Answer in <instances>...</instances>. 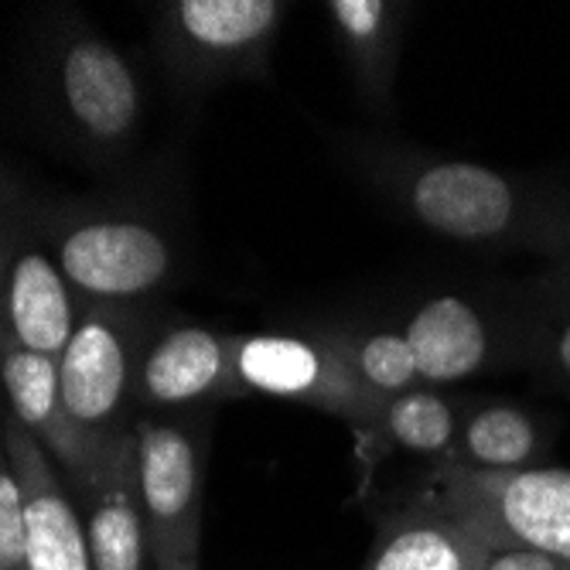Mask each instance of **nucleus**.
<instances>
[{
    "label": "nucleus",
    "mask_w": 570,
    "mask_h": 570,
    "mask_svg": "<svg viewBox=\"0 0 570 570\" xmlns=\"http://www.w3.org/2000/svg\"><path fill=\"white\" fill-rule=\"evenodd\" d=\"M41 102L56 130L89 161L114 165L144 124V89L124 51L66 18L41 41Z\"/></svg>",
    "instance_id": "3"
},
{
    "label": "nucleus",
    "mask_w": 570,
    "mask_h": 570,
    "mask_svg": "<svg viewBox=\"0 0 570 570\" xmlns=\"http://www.w3.org/2000/svg\"><path fill=\"white\" fill-rule=\"evenodd\" d=\"M31 219V202L18 188L14 178H0V301H4V284H8V267L11 256L28 229Z\"/></svg>",
    "instance_id": "22"
},
{
    "label": "nucleus",
    "mask_w": 570,
    "mask_h": 570,
    "mask_svg": "<svg viewBox=\"0 0 570 570\" xmlns=\"http://www.w3.org/2000/svg\"><path fill=\"white\" fill-rule=\"evenodd\" d=\"M479 570H570V560L523 547H489Z\"/></svg>",
    "instance_id": "24"
},
{
    "label": "nucleus",
    "mask_w": 570,
    "mask_h": 570,
    "mask_svg": "<svg viewBox=\"0 0 570 570\" xmlns=\"http://www.w3.org/2000/svg\"><path fill=\"white\" fill-rule=\"evenodd\" d=\"M523 366H533L550 383L570 390V315H533L530 311Z\"/></svg>",
    "instance_id": "21"
},
{
    "label": "nucleus",
    "mask_w": 570,
    "mask_h": 570,
    "mask_svg": "<svg viewBox=\"0 0 570 570\" xmlns=\"http://www.w3.org/2000/svg\"><path fill=\"white\" fill-rule=\"evenodd\" d=\"M533 315H570V249L560 253L553 267L527 287Z\"/></svg>",
    "instance_id": "23"
},
{
    "label": "nucleus",
    "mask_w": 570,
    "mask_h": 570,
    "mask_svg": "<svg viewBox=\"0 0 570 570\" xmlns=\"http://www.w3.org/2000/svg\"><path fill=\"white\" fill-rule=\"evenodd\" d=\"M0 570H24V492L8 451L4 390H0Z\"/></svg>",
    "instance_id": "20"
},
{
    "label": "nucleus",
    "mask_w": 570,
    "mask_h": 570,
    "mask_svg": "<svg viewBox=\"0 0 570 570\" xmlns=\"http://www.w3.org/2000/svg\"><path fill=\"white\" fill-rule=\"evenodd\" d=\"M325 338L338 352L348 380L380 403L424 386L403 328H338L325 332Z\"/></svg>",
    "instance_id": "19"
},
{
    "label": "nucleus",
    "mask_w": 570,
    "mask_h": 570,
    "mask_svg": "<svg viewBox=\"0 0 570 570\" xmlns=\"http://www.w3.org/2000/svg\"><path fill=\"white\" fill-rule=\"evenodd\" d=\"M158 570H198V553H181V557H171V560L158 563Z\"/></svg>",
    "instance_id": "25"
},
{
    "label": "nucleus",
    "mask_w": 570,
    "mask_h": 570,
    "mask_svg": "<svg viewBox=\"0 0 570 570\" xmlns=\"http://www.w3.org/2000/svg\"><path fill=\"white\" fill-rule=\"evenodd\" d=\"M8 451L24 492V570H92L82 515L48 451L8 417Z\"/></svg>",
    "instance_id": "13"
},
{
    "label": "nucleus",
    "mask_w": 570,
    "mask_h": 570,
    "mask_svg": "<svg viewBox=\"0 0 570 570\" xmlns=\"http://www.w3.org/2000/svg\"><path fill=\"white\" fill-rule=\"evenodd\" d=\"M547 451L550 434L540 413L520 403L482 400L464 406L451 464L472 472H520L543 464Z\"/></svg>",
    "instance_id": "17"
},
{
    "label": "nucleus",
    "mask_w": 570,
    "mask_h": 570,
    "mask_svg": "<svg viewBox=\"0 0 570 570\" xmlns=\"http://www.w3.org/2000/svg\"><path fill=\"white\" fill-rule=\"evenodd\" d=\"M325 14L348 59L352 79L373 110H386L410 8L393 0H328Z\"/></svg>",
    "instance_id": "16"
},
{
    "label": "nucleus",
    "mask_w": 570,
    "mask_h": 570,
    "mask_svg": "<svg viewBox=\"0 0 570 570\" xmlns=\"http://www.w3.org/2000/svg\"><path fill=\"white\" fill-rule=\"evenodd\" d=\"M233 390L236 396H277L338 413L348 424L370 428L380 400L362 393L332 342L322 335L256 332L233 335Z\"/></svg>",
    "instance_id": "9"
},
{
    "label": "nucleus",
    "mask_w": 570,
    "mask_h": 570,
    "mask_svg": "<svg viewBox=\"0 0 570 570\" xmlns=\"http://www.w3.org/2000/svg\"><path fill=\"white\" fill-rule=\"evenodd\" d=\"M284 11L281 0H168L154 8V41L185 89L261 79Z\"/></svg>",
    "instance_id": "5"
},
{
    "label": "nucleus",
    "mask_w": 570,
    "mask_h": 570,
    "mask_svg": "<svg viewBox=\"0 0 570 570\" xmlns=\"http://www.w3.org/2000/svg\"><path fill=\"white\" fill-rule=\"evenodd\" d=\"M362 165L413 223L434 236L547 256L570 249V198L527 178L400 147H370Z\"/></svg>",
    "instance_id": "1"
},
{
    "label": "nucleus",
    "mask_w": 570,
    "mask_h": 570,
    "mask_svg": "<svg viewBox=\"0 0 570 570\" xmlns=\"http://www.w3.org/2000/svg\"><path fill=\"white\" fill-rule=\"evenodd\" d=\"M0 178H4V175H0Z\"/></svg>",
    "instance_id": "26"
},
{
    "label": "nucleus",
    "mask_w": 570,
    "mask_h": 570,
    "mask_svg": "<svg viewBox=\"0 0 570 570\" xmlns=\"http://www.w3.org/2000/svg\"><path fill=\"white\" fill-rule=\"evenodd\" d=\"M421 502L472 527L489 547H523L570 560V469L472 472L434 464Z\"/></svg>",
    "instance_id": "4"
},
{
    "label": "nucleus",
    "mask_w": 570,
    "mask_h": 570,
    "mask_svg": "<svg viewBox=\"0 0 570 570\" xmlns=\"http://www.w3.org/2000/svg\"><path fill=\"white\" fill-rule=\"evenodd\" d=\"M158 332L147 311L82 304L79 325L59 358L62 400L72 424L89 441L134 428L140 358Z\"/></svg>",
    "instance_id": "6"
},
{
    "label": "nucleus",
    "mask_w": 570,
    "mask_h": 570,
    "mask_svg": "<svg viewBox=\"0 0 570 570\" xmlns=\"http://www.w3.org/2000/svg\"><path fill=\"white\" fill-rule=\"evenodd\" d=\"M137 479L154 563L198 553L209 421L205 413H144L134 417Z\"/></svg>",
    "instance_id": "7"
},
{
    "label": "nucleus",
    "mask_w": 570,
    "mask_h": 570,
    "mask_svg": "<svg viewBox=\"0 0 570 570\" xmlns=\"http://www.w3.org/2000/svg\"><path fill=\"white\" fill-rule=\"evenodd\" d=\"M489 543L444 509L413 499L380 523L362 570H479Z\"/></svg>",
    "instance_id": "15"
},
{
    "label": "nucleus",
    "mask_w": 570,
    "mask_h": 570,
    "mask_svg": "<svg viewBox=\"0 0 570 570\" xmlns=\"http://www.w3.org/2000/svg\"><path fill=\"white\" fill-rule=\"evenodd\" d=\"M31 223L82 304L140 307L175 277L168 229L134 205H35Z\"/></svg>",
    "instance_id": "2"
},
{
    "label": "nucleus",
    "mask_w": 570,
    "mask_h": 570,
    "mask_svg": "<svg viewBox=\"0 0 570 570\" xmlns=\"http://www.w3.org/2000/svg\"><path fill=\"white\" fill-rule=\"evenodd\" d=\"M527 311H499L464 294H434L410 311L403 335L424 386H451L499 366H523Z\"/></svg>",
    "instance_id": "8"
},
{
    "label": "nucleus",
    "mask_w": 570,
    "mask_h": 570,
    "mask_svg": "<svg viewBox=\"0 0 570 570\" xmlns=\"http://www.w3.org/2000/svg\"><path fill=\"white\" fill-rule=\"evenodd\" d=\"M229 396H236L233 335L202 325H168L150 335L137 373V406L198 413Z\"/></svg>",
    "instance_id": "11"
},
{
    "label": "nucleus",
    "mask_w": 570,
    "mask_h": 570,
    "mask_svg": "<svg viewBox=\"0 0 570 570\" xmlns=\"http://www.w3.org/2000/svg\"><path fill=\"white\" fill-rule=\"evenodd\" d=\"M69 485L79 499L92 570H147L150 540L134 428L102 441L92 464Z\"/></svg>",
    "instance_id": "10"
},
{
    "label": "nucleus",
    "mask_w": 570,
    "mask_h": 570,
    "mask_svg": "<svg viewBox=\"0 0 570 570\" xmlns=\"http://www.w3.org/2000/svg\"><path fill=\"white\" fill-rule=\"evenodd\" d=\"M464 406L469 403L441 393L438 386H417L383 400L373 413L370 431L380 438L383 448L444 464L454 458Z\"/></svg>",
    "instance_id": "18"
},
{
    "label": "nucleus",
    "mask_w": 570,
    "mask_h": 570,
    "mask_svg": "<svg viewBox=\"0 0 570 570\" xmlns=\"http://www.w3.org/2000/svg\"><path fill=\"white\" fill-rule=\"evenodd\" d=\"M79 315L82 301L76 297L59 264L51 261L48 246L35 233V223L28 219V229L8 267L4 301H0V335L28 352L62 358Z\"/></svg>",
    "instance_id": "12"
},
{
    "label": "nucleus",
    "mask_w": 570,
    "mask_h": 570,
    "mask_svg": "<svg viewBox=\"0 0 570 570\" xmlns=\"http://www.w3.org/2000/svg\"><path fill=\"white\" fill-rule=\"evenodd\" d=\"M0 390H4L8 417L48 451L62 479L76 482L99 454L102 441H89L72 424L62 400L59 358L28 352L0 335Z\"/></svg>",
    "instance_id": "14"
}]
</instances>
